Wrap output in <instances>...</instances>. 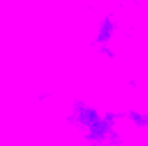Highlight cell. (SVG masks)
Instances as JSON below:
<instances>
[{"instance_id": "cell-1", "label": "cell", "mask_w": 148, "mask_h": 146, "mask_svg": "<svg viewBox=\"0 0 148 146\" xmlns=\"http://www.w3.org/2000/svg\"><path fill=\"white\" fill-rule=\"evenodd\" d=\"M69 120L92 143H102L111 134L109 120L104 118L95 107H92L88 104H83V102L74 104Z\"/></svg>"}]
</instances>
